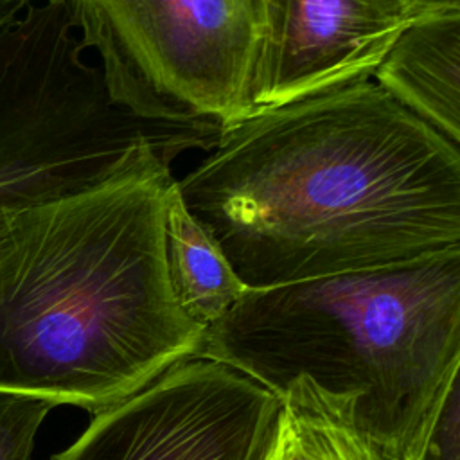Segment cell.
Listing matches in <instances>:
<instances>
[{
  "label": "cell",
  "mask_w": 460,
  "mask_h": 460,
  "mask_svg": "<svg viewBox=\"0 0 460 460\" xmlns=\"http://www.w3.org/2000/svg\"><path fill=\"white\" fill-rule=\"evenodd\" d=\"M176 189L248 289L460 248V147L370 79L221 128Z\"/></svg>",
  "instance_id": "1"
},
{
  "label": "cell",
  "mask_w": 460,
  "mask_h": 460,
  "mask_svg": "<svg viewBox=\"0 0 460 460\" xmlns=\"http://www.w3.org/2000/svg\"><path fill=\"white\" fill-rule=\"evenodd\" d=\"M171 164L140 144L101 183L16 216L0 241V392L97 413L199 356L205 329L165 268Z\"/></svg>",
  "instance_id": "2"
},
{
  "label": "cell",
  "mask_w": 460,
  "mask_h": 460,
  "mask_svg": "<svg viewBox=\"0 0 460 460\" xmlns=\"http://www.w3.org/2000/svg\"><path fill=\"white\" fill-rule=\"evenodd\" d=\"M198 358L277 399L309 381L385 458L408 460L460 368V248L420 261L246 289L205 329Z\"/></svg>",
  "instance_id": "3"
},
{
  "label": "cell",
  "mask_w": 460,
  "mask_h": 460,
  "mask_svg": "<svg viewBox=\"0 0 460 460\" xmlns=\"http://www.w3.org/2000/svg\"><path fill=\"white\" fill-rule=\"evenodd\" d=\"M65 9L31 7L0 34V241L18 214L106 180L140 144L171 162L208 151L210 122H155L120 106Z\"/></svg>",
  "instance_id": "4"
},
{
  "label": "cell",
  "mask_w": 460,
  "mask_h": 460,
  "mask_svg": "<svg viewBox=\"0 0 460 460\" xmlns=\"http://www.w3.org/2000/svg\"><path fill=\"white\" fill-rule=\"evenodd\" d=\"M95 50L110 95L155 122L253 113L270 0H49Z\"/></svg>",
  "instance_id": "5"
},
{
  "label": "cell",
  "mask_w": 460,
  "mask_h": 460,
  "mask_svg": "<svg viewBox=\"0 0 460 460\" xmlns=\"http://www.w3.org/2000/svg\"><path fill=\"white\" fill-rule=\"evenodd\" d=\"M280 401L252 377L190 358L93 413L50 460H270Z\"/></svg>",
  "instance_id": "6"
},
{
  "label": "cell",
  "mask_w": 460,
  "mask_h": 460,
  "mask_svg": "<svg viewBox=\"0 0 460 460\" xmlns=\"http://www.w3.org/2000/svg\"><path fill=\"white\" fill-rule=\"evenodd\" d=\"M413 20L402 0H270L253 111L370 79Z\"/></svg>",
  "instance_id": "7"
},
{
  "label": "cell",
  "mask_w": 460,
  "mask_h": 460,
  "mask_svg": "<svg viewBox=\"0 0 460 460\" xmlns=\"http://www.w3.org/2000/svg\"><path fill=\"white\" fill-rule=\"evenodd\" d=\"M372 77L401 106L460 147V7L415 18Z\"/></svg>",
  "instance_id": "8"
},
{
  "label": "cell",
  "mask_w": 460,
  "mask_h": 460,
  "mask_svg": "<svg viewBox=\"0 0 460 460\" xmlns=\"http://www.w3.org/2000/svg\"><path fill=\"white\" fill-rule=\"evenodd\" d=\"M165 268L176 304L203 329L217 322L248 289L187 212L176 181L165 212Z\"/></svg>",
  "instance_id": "9"
},
{
  "label": "cell",
  "mask_w": 460,
  "mask_h": 460,
  "mask_svg": "<svg viewBox=\"0 0 460 460\" xmlns=\"http://www.w3.org/2000/svg\"><path fill=\"white\" fill-rule=\"evenodd\" d=\"M270 460H385L305 379L282 395Z\"/></svg>",
  "instance_id": "10"
},
{
  "label": "cell",
  "mask_w": 460,
  "mask_h": 460,
  "mask_svg": "<svg viewBox=\"0 0 460 460\" xmlns=\"http://www.w3.org/2000/svg\"><path fill=\"white\" fill-rule=\"evenodd\" d=\"M408 460H460V368L433 401Z\"/></svg>",
  "instance_id": "11"
},
{
  "label": "cell",
  "mask_w": 460,
  "mask_h": 460,
  "mask_svg": "<svg viewBox=\"0 0 460 460\" xmlns=\"http://www.w3.org/2000/svg\"><path fill=\"white\" fill-rule=\"evenodd\" d=\"M52 408L40 397L0 392V460H31L38 429Z\"/></svg>",
  "instance_id": "12"
},
{
  "label": "cell",
  "mask_w": 460,
  "mask_h": 460,
  "mask_svg": "<svg viewBox=\"0 0 460 460\" xmlns=\"http://www.w3.org/2000/svg\"><path fill=\"white\" fill-rule=\"evenodd\" d=\"M40 0H0V34L14 27Z\"/></svg>",
  "instance_id": "13"
},
{
  "label": "cell",
  "mask_w": 460,
  "mask_h": 460,
  "mask_svg": "<svg viewBox=\"0 0 460 460\" xmlns=\"http://www.w3.org/2000/svg\"><path fill=\"white\" fill-rule=\"evenodd\" d=\"M404 5L413 13L415 18L437 11L460 7V0H402Z\"/></svg>",
  "instance_id": "14"
}]
</instances>
